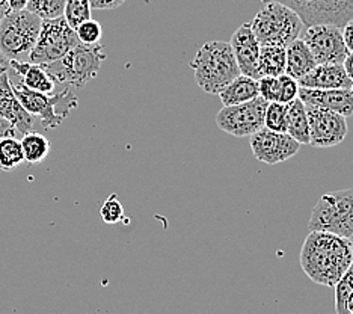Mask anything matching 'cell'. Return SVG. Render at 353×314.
Returning a JSON list of instances; mask_svg holds the SVG:
<instances>
[{
	"label": "cell",
	"mask_w": 353,
	"mask_h": 314,
	"mask_svg": "<svg viewBox=\"0 0 353 314\" xmlns=\"http://www.w3.org/2000/svg\"><path fill=\"white\" fill-rule=\"evenodd\" d=\"M299 260L312 283L334 287L353 263L350 240L326 231H310Z\"/></svg>",
	"instance_id": "1"
},
{
	"label": "cell",
	"mask_w": 353,
	"mask_h": 314,
	"mask_svg": "<svg viewBox=\"0 0 353 314\" xmlns=\"http://www.w3.org/2000/svg\"><path fill=\"white\" fill-rule=\"evenodd\" d=\"M195 82L207 94H219L232 79L240 75L230 43L208 41L199 47L190 62Z\"/></svg>",
	"instance_id": "2"
},
{
	"label": "cell",
	"mask_w": 353,
	"mask_h": 314,
	"mask_svg": "<svg viewBox=\"0 0 353 314\" xmlns=\"http://www.w3.org/2000/svg\"><path fill=\"white\" fill-rule=\"evenodd\" d=\"M104 59H106V53L101 43H79L61 59L43 67L56 85L83 88L97 77Z\"/></svg>",
	"instance_id": "3"
},
{
	"label": "cell",
	"mask_w": 353,
	"mask_h": 314,
	"mask_svg": "<svg viewBox=\"0 0 353 314\" xmlns=\"http://www.w3.org/2000/svg\"><path fill=\"white\" fill-rule=\"evenodd\" d=\"M250 26L261 47H287L301 37L303 21L288 6L278 2H268L256 12Z\"/></svg>",
	"instance_id": "4"
},
{
	"label": "cell",
	"mask_w": 353,
	"mask_h": 314,
	"mask_svg": "<svg viewBox=\"0 0 353 314\" xmlns=\"http://www.w3.org/2000/svg\"><path fill=\"white\" fill-rule=\"evenodd\" d=\"M43 19L28 10L10 11L0 21V52L8 61L29 62Z\"/></svg>",
	"instance_id": "5"
},
{
	"label": "cell",
	"mask_w": 353,
	"mask_h": 314,
	"mask_svg": "<svg viewBox=\"0 0 353 314\" xmlns=\"http://www.w3.org/2000/svg\"><path fill=\"white\" fill-rule=\"evenodd\" d=\"M12 90L17 99L32 117L39 119L44 128H54L63 123L70 112L79 106L77 95L65 86L59 92L44 94L20 84H12Z\"/></svg>",
	"instance_id": "6"
},
{
	"label": "cell",
	"mask_w": 353,
	"mask_h": 314,
	"mask_svg": "<svg viewBox=\"0 0 353 314\" xmlns=\"http://www.w3.org/2000/svg\"><path fill=\"white\" fill-rule=\"evenodd\" d=\"M308 230L349 239L353 235V188L323 193L312 208Z\"/></svg>",
	"instance_id": "7"
},
{
	"label": "cell",
	"mask_w": 353,
	"mask_h": 314,
	"mask_svg": "<svg viewBox=\"0 0 353 314\" xmlns=\"http://www.w3.org/2000/svg\"><path fill=\"white\" fill-rule=\"evenodd\" d=\"M79 43L76 30L70 26L63 15L58 19L43 20L37 44L29 56V62L47 66L65 56Z\"/></svg>",
	"instance_id": "8"
},
{
	"label": "cell",
	"mask_w": 353,
	"mask_h": 314,
	"mask_svg": "<svg viewBox=\"0 0 353 314\" xmlns=\"http://www.w3.org/2000/svg\"><path fill=\"white\" fill-rule=\"evenodd\" d=\"M263 3L278 2L299 15L303 26L335 24L343 28L353 19V0H261Z\"/></svg>",
	"instance_id": "9"
},
{
	"label": "cell",
	"mask_w": 353,
	"mask_h": 314,
	"mask_svg": "<svg viewBox=\"0 0 353 314\" xmlns=\"http://www.w3.org/2000/svg\"><path fill=\"white\" fill-rule=\"evenodd\" d=\"M266 108L268 101L260 95L236 106H223L216 115V126L236 138L252 136L264 127Z\"/></svg>",
	"instance_id": "10"
},
{
	"label": "cell",
	"mask_w": 353,
	"mask_h": 314,
	"mask_svg": "<svg viewBox=\"0 0 353 314\" xmlns=\"http://www.w3.org/2000/svg\"><path fill=\"white\" fill-rule=\"evenodd\" d=\"M302 39L317 63H343L349 55L341 28L335 24L307 26Z\"/></svg>",
	"instance_id": "11"
},
{
	"label": "cell",
	"mask_w": 353,
	"mask_h": 314,
	"mask_svg": "<svg viewBox=\"0 0 353 314\" xmlns=\"http://www.w3.org/2000/svg\"><path fill=\"white\" fill-rule=\"evenodd\" d=\"M308 117L310 144L316 148H329L346 139L349 127L347 118L323 108L305 104Z\"/></svg>",
	"instance_id": "12"
},
{
	"label": "cell",
	"mask_w": 353,
	"mask_h": 314,
	"mask_svg": "<svg viewBox=\"0 0 353 314\" xmlns=\"http://www.w3.org/2000/svg\"><path fill=\"white\" fill-rule=\"evenodd\" d=\"M250 138L254 157L268 165L283 164L298 155L301 148V144L288 133L272 132L266 127H263Z\"/></svg>",
	"instance_id": "13"
},
{
	"label": "cell",
	"mask_w": 353,
	"mask_h": 314,
	"mask_svg": "<svg viewBox=\"0 0 353 314\" xmlns=\"http://www.w3.org/2000/svg\"><path fill=\"white\" fill-rule=\"evenodd\" d=\"M230 46L232 48V53H234L240 75L250 76L259 80V56L261 46L254 37L250 23H243L242 26L232 34Z\"/></svg>",
	"instance_id": "14"
},
{
	"label": "cell",
	"mask_w": 353,
	"mask_h": 314,
	"mask_svg": "<svg viewBox=\"0 0 353 314\" xmlns=\"http://www.w3.org/2000/svg\"><path fill=\"white\" fill-rule=\"evenodd\" d=\"M0 118L8 121L17 133L34 132V117L23 108L15 95L8 71L0 75Z\"/></svg>",
	"instance_id": "15"
},
{
	"label": "cell",
	"mask_w": 353,
	"mask_h": 314,
	"mask_svg": "<svg viewBox=\"0 0 353 314\" xmlns=\"http://www.w3.org/2000/svg\"><path fill=\"white\" fill-rule=\"evenodd\" d=\"M298 99H301L303 104L336 112L344 118L353 115L352 90H310V88L299 86Z\"/></svg>",
	"instance_id": "16"
},
{
	"label": "cell",
	"mask_w": 353,
	"mask_h": 314,
	"mask_svg": "<svg viewBox=\"0 0 353 314\" xmlns=\"http://www.w3.org/2000/svg\"><path fill=\"white\" fill-rule=\"evenodd\" d=\"M298 84L310 90H350L353 85L343 63H317Z\"/></svg>",
	"instance_id": "17"
},
{
	"label": "cell",
	"mask_w": 353,
	"mask_h": 314,
	"mask_svg": "<svg viewBox=\"0 0 353 314\" xmlns=\"http://www.w3.org/2000/svg\"><path fill=\"white\" fill-rule=\"evenodd\" d=\"M10 70L15 76H19L21 79V84L28 86L29 90L44 94L54 92V80L50 77V75L46 71L43 66H38V63L32 62L10 61Z\"/></svg>",
	"instance_id": "18"
},
{
	"label": "cell",
	"mask_w": 353,
	"mask_h": 314,
	"mask_svg": "<svg viewBox=\"0 0 353 314\" xmlns=\"http://www.w3.org/2000/svg\"><path fill=\"white\" fill-rule=\"evenodd\" d=\"M317 66L303 39L298 38L285 47V75L299 80Z\"/></svg>",
	"instance_id": "19"
},
{
	"label": "cell",
	"mask_w": 353,
	"mask_h": 314,
	"mask_svg": "<svg viewBox=\"0 0 353 314\" xmlns=\"http://www.w3.org/2000/svg\"><path fill=\"white\" fill-rule=\"evenodd\" d=\"M218 95L223 106H236V104L246 103L260 95L259 80L239 75L225 88H222Z\"/></svg>",
	"instance_id": "20"
},
{
	"label": "cell",
	"mask_w": 353,
	"mask_h": 314,
	"mask_svg": "<svg viewBox=\"0 0 353 314\" xmlns=\"http://www.w3.org/2000/svg\"><path fill=\"white\" fill-rule=\"evenodd\" d=\"M287 133L301 145L310 144L307 109L301 99L287 103Z\"/></svg>",
	"instance_id": "21"
},
{
	"label": "cell",
	"mask_w": 353,
	"mask_h": 314,
	"mask_svg": "<svg viewBox=\"0 0 353 314\" xmlns=\"http://www.w3.org/2000/svg\"><path fill=\"white\" fill-rule=\"evenodd\" d=\"M285 72V47L263 46L259 56V75L260 77H276Z\"/></svg>",
	"instance_id": "22"
},
{
	"label": "cell",
	"mask_w": 353,
	"mask_h": 314,
	"mask_svg": "<svg viewBox=\"0 0 353 314\" xmlns=\"http://www.w3.org/2000/svg\"><path fill=\"white\" fill-rule=\"evenodd\" d=\"M21 148L25 160L29 164H41L50 153V141L44 135L37 132H29L23 135Z\"/></svg>",
	"instance_id": "23"
},
{
	"label": "cell",
	"mask_w": 353,
	"mask_h": 314,
	"mask_svg": "<svg viewBox=\"0 0 353 314\" xmlns=\"http://www.w3.org/2000/svg\"><path fill=\"white\" fill-rule=\"evenodd\" d=\"M25 160L21 142L15 138V135H8L0 138V169L5 173H11Z\"/></svg>",
	"instance_id": "24"
},
{
	"label": "cell",
	"mask_w": 353,
	"mask_h": 314,
	"mask_svg": "<svg viewBox=\"0 0 353 314\" xmlns=\"http://www.w3.org/2000/svg\"><path fill=\"white\" fill-rule=\"evenodd\" d=\"M91 11L90 0H67L63 8V19L76 30L79 24L91 19Z\"/></svg>",
	"instance_id": "25"
},
{
	"label": "cell",
	"mask_w": 353,
	"mask_h": 314,
	"mask_svg": "<svg viewBox=\"0 0 353 314\" xmlns=\"http://www.w3.org/2000/svg\"><path fill=\"white\" fill-rule=\"evenodd\" d=\"M264 127L272 132L287 133V104L272 101L268 103L264 114Z\"/></svg>",
	"instance_id": "26"
},
{
	"label": "cell",
	"mask_w": 353,
	"mask_h": 314,
	"mask_svg": "<svg viewBox=\"0 0 353 314\" xmlns=\"http://www.w3.org/2000/svg\"><path fill=\"white\" fill-rule=\"evenodd\" d=\"M65 2L67 0H29L26 10L37 14L43 20L58 19L63 15Z\"/></svg>",
	"instance_id": "27"
},
{
	"label": "cell",
	"mask_w": 353,
	"mask_h": 314,
	"mask_svg": "<svg viewBox=\"0 0 353 314\" xmlns=\"http://www.w3.org/2000/svg\"><path fill=\"white\" fill-rule=\"evenodd\" d=\"M335 290V311L336 314H347L346 302L349 295L353 292V263L350 268L344 272V275L336 281L334 286Z\"/></svg>",
	"instance_id": "28"
},
{
	"label": "cell",
	"mask_w": 353,
	"mask_h": 314,
	"mask_svg": "<svg viewBox=\"0 0 353 314\" xmlns=\"http://www.w3.org/2000/svg\"><path fill=\"white\" fill-rule=\"evenodd\" d=\"M100 216L106 224H118L124 219V207L115 193L104 201L100 208Z\"/></svg>",
	"instance_id": "29"
},
{
	"label": "cell",
	"mask_w": 353,
	"mask_h": 314,
	"mask_svg": "<svg viewBox=\"0 0 353 314\" xmlns=\"http://www.w3.org/2000/svg\"><path fill=\"white\" fill-rule=\"evenodd\" d=\"M76 35H77L80 43L97 44V43H100L101 35H103L101 24L99 21L92 20V19L86 20L82 24H79V26L76 28Z\"/></svg>",
	"instance_id": "30"
},
{
	"label": "cell",
	"mask_w": 353,
	"mask_h": 314,
	"mask_svg": "<svg viewBox=\"0 0 353 314\" xmlns=\"http://www.w3.org/2000/svg\"><path fill=\"white\" fill-rule=\"evenodd\" d=\"M299 94V84L298 80L288 75L278 76V103H290L294 99H298Z\"/></svg>",
	"instance_id": "31"
},
{
	"label": "cell",
	"mask_w": 353,
	"mask_h": 314,
	"mask_svg": "<svg viewBox=\"0 0 353 314\" xmlns=\"http://www.w3.org/2000/svg\"><path fill=\"white\" fill-rule=\"evenodd\" d=\"M125 0H90V5L92 10L99 11H112L117 10L121 5H124Z\"/></svg>",
	"instance_id": "32"
},
{
	"label": "cell",
	"mask_w": 353,
	"mask_h": 314,
	"mask_svg": "<svg viewBox=\"0 0 353 314\" xmlns=\"http://www.w3.org/2000/svg\"><path fill=\"white\" fill-rule=\"evenodd\" d=\"M341 32H343L344 44H346L347 50L353 52V19L344 24V26L341 28Z\"/></svg>",
	"instance_id": "33"
},
{
	"label": "cell",
	"mask_w": 353,
	"mask_h": 314,
	"mask_svg": "<svg viewBox=\"0 0 353 314\" xmlns=\"http://www.w3.org/2000/svg\"><path fill=\"white\" fill-rule=\"evenodd\" d=\"M8 135H17V132H15V128L8 123V121L0 118V138H3V136H8Z\"/></svg>",
	"instance_id": "34"
},
{
	"label": "cell",
	"mask_w": 353,
	"mask_h": 314,
	"mask_svg": "<svg viewBox=\"0 0 353 314\" xmlns=\"http://www.w3.org/2000/svg\"><path fill=\"white\" fill-rule=\"evenodd\" d=\"M343 67H344V70H346L349 79L353 82V52H349L346 59H344V62H343Z\"/></svg>",
	"instance_id": "35"
},
{
	"label": "cell",
	"mask_w": 353,
	"mask_h": 314,
	"mask_svg": "<svg viewBox=\"0 0 353 314\" xmlns=\"http://www.w3.org/2000/svg\"><path fill=\"white\" fill-rule=\"evenodd\" d=\"M8 5H10L11 11H21V10H26V5L29 0H6Z\"/></svg>",
	"instance_id": "36"
},
{
	"label": "cell",
	"mask_w": 353,
	"mask_h": 314,
	"mask_svg": "<svg viewBox=\"0 0 353 314\" xmlns=\"http://www.w3.org/2000/svg\"><path fill=\"white\" fill-rule=\"evenodd\" d=\"M11 11L10 5H8L6 0H0V21L5 19V15Z\"/></svg>",
	"instance_id": "37"
},
{
	"label": "cell",
	"mask_w": 353,
	"mask_h": 314,
	"mask_svg": "<svg viewBox=\"0 0 353 314\" xmlns=\"http://www.w3.org/2000/svg\"><path fill=\"white\" fill-rule=\"evenodd\" d=\"M8 70H10V61H8L2 55V52H0V75H3Z\"/></svg>",
	"instance_id": "38"
},
{
	"label": "cell",
	"mask_w": 353,
	"mask_h": 314,
	"mask_svg": "<svg viewBox=\"0 0 353 314\" xmlns=\"http://www.w3.org/2000/svg\"><path fill=\"white\" fill-rule=\"evenodd\" d=\"M346 308H347V314H353V292L349 295L347 302H346Z\"/></svg>",
	"instance_id": "39"
},
{
	"label": "cell",
	"mask_w": 353,
	"mask_h": 314,
	"mask_svg": "<svg viewBox=\"0 0 353 314\" xmlns=\"http://www.w3.org/2000/svg\"><path fill=\"white\" fill-rule=\"evenodd\" d=\"M349 240H350V245H352V251H353V235L349 237Z\"/></svg>",
	"instance_id": "40"
},
{
	"label": "cell",
	"mask_w": 353,
	"mask_h": 314,
	"mask_svg": "<svg viewBox=\"0 0 353 314\" xmlns=\"http://www.w3.org/2000/svg\"><path fill=\"white\" fill-rule=\"evenodd\" d=\"M350 90H352V92H353V85H352V88H350Z\"/></svg>",
	"instance_id": "41"
}]
</instances>
